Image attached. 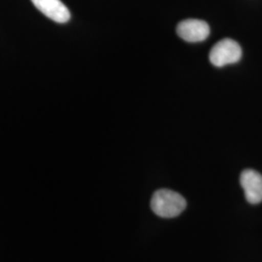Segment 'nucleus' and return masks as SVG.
Instances as JSON below:
<instances>
[{
	"instance_id": "7ed1b4c3",
	"label": "nucleus",
	"mask_w": 262,
	"mask_h": 262,
	"mask_svg": "<svg viewBox=\"0 0 262 262\" xmlns=\"http://www.w3.org/2000/svg\"><path fill=\"white\" fill-rule=\"evenodd\" d=\"M176 30L180 37L190 43L202 42L210 34L209 25L201 19H185L179 24Z\"/></svg>"
},
{
	"instance_id": "39448f33",
	"label": "nucleus",
	"mask_w": 262,
	"mask_h": 262,
	"mask_svg": "<svg viewBox=\"0 0 262 262\" xmlns=\"http://www.w3.org/2000/svg\"><path fill=\"white\" fill-rule=\"evenodd\" d=\"M33 5L49 19L64 24L70 19V12L60 0H31Z\"/></svg>"
},
{
	"instance_id": "f257e3e1",
	"label": "nucleus",
	"mask_w": 262,
	"mask_h": 262,
	"mask_svg": "<svg viewBox=\"0 0 262 262\" xmlns=\"http://www.w3.org/2000/svg\"><path fill=\"white\" fill-rule=\"evenodd\" d=\"M187 207V201L180 193L171 189L157 190L150 200V208L156 215L171 219L178 216Z\"/></svg>"
},
{
	"instance_id": "20e7f679",
	"label": "nucleus",
	"mask_w": 262,
	"mask_h": 262,
	"mask_svg": "<svg viewBox=\"0 0 262 262\" xmlns=\"http://www.w3.org/2000/svg\"><path fill=\"white\" fill-rule=\"evenodd\" d=\"M240 183L245 191V196L251 204H258L262 201V175L253 169L244 170Z\"/></svg>"
},
{
	"instance_id": "f03ea898",
	"label": "nucleus",
	"mask_w": 262,
	"mask_h": 262,
	"mask_svg": "<svg viewBox=\"0 0 262 262\" xmlns=\"http://www.w3.org/2000/svg\"><path fill=\"white\" fill-rule=\"evenodd\" d=\"M242 56V49L232 39H223L212 48L209 58L213 66L223 67L227 64L236 63Z\"/></svg>"
}]
</instances>
